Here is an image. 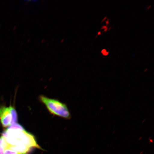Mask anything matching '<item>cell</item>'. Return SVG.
<instances>
[{"instance_id":"cell-3","label":"cell","mask_w":154,"mask_h":154,"mask_svg":"<svg viewBox=\"0 0 154 154\" xmlns=\"http://www.w3.org/2000/svg\"><path fill=\"white\" fill-rule=\"evenodd\" d=\"M0 121L4 128L10 126L11 115L9 107L5 106L0 107Z\"/></svg>"},{"instance_id":"cell-8","label":"cell","mask_w":154,"mask_h":154,"mask_svg":"<svg viewBox=\"0 0 154 154\" xmlns=\"http://www.w3.org/2000/svg\"><path fill=\"white\" fill-rule=\"evenodd\" d=\"M0 154H4V152H0Z\"/></svg>"},{"instance_id":"cell-4","label":"cell","mask_w":154,"mask_h":154,"mask_svg":"<svg viewBox=\"0 0 154 154\" xmlns=\"http://www.w3.org/2000/svg\"><path fill=\"white\" fill-rule=\"evenodd\" d=\"M7 149L18 152L20 154H27L31 148L29 147L24 144H21L16 145H11L9 144Z\"/></svg>"},{"instance_id":"cell-5","label":"cell","mask_w":154,"mask_h":154,"mask_svg":"<svg viewBox=\"0 0 154 154\" xmlns=\"http://www.w3.org/2000/svg\"><path fill=\"white\" fill-rule=\"evenodd\" d=\"M9 109L11 115V125L16 123L18 121V115L16 110L14 107L10 106Z\"/></svg>"},{"instance_id":"cell-7","label":"cell","mask_w":154,"mask_h":154,"mask_svg":"<svg viewBox=\"0 0 154 154\" xmlns=\"http://www.w3.org/2000/svg\"><path fill=\"white\" fill-rule=\"evenodd\" d=\"M4 153V154H20L18 152L8 149H5Z\"/></svg>"},{"instance_id":"cell-2","label":"cell","mask_w":154,"mask_h":154,"mask_svg":"<svg viewBox=\"0 0 154 154\" xmlns=\"http://www.w3.org/2000/svg\"><path fill=\"white\" fill-rule=\"evenodd\" d=\"M40 99L46 106L51 113L63 118L70 119L71 115L68 108L65 104L54 99H50L42 95Z\"/></svg>"},{"instance_id":"cell-6","label":"cell","mask_w":154,"mask_h":154,"mask_svg":"<svg viewBox=\"0 0 154 154\" xmlns=\"http://www.w3.org/2000/svg\"><path fill=\"white\" fill-rule=\"evenodd\" d=\"M7 129L20 130H25L24 128L21 125L17 123L11 125L9 128H8Z\"/></svg>"},{"instance_id":"cell-1","label":"cell","mask_w":154,"mask_h":154,"mask_svg":"<svg viewBox=\"0 0 154 154\" xmlns=\"http://www.w3.org/2000/svg\"><path fill=\"white\" fill-rule=\"evenodd\" d=\"M2 136L10 145L24 144L30 148H36L43 150L37 143L33 135L25 130L7 129L3 132Z\"/></svg>"}]
</instances>
